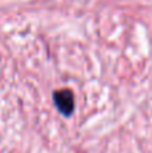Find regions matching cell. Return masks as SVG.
Masks as SVG:
<instances>
[{
  "label": "cell",
  "mask_w": 152,
  "mask_h": 153,
  "mask_svg": "<svg viewBox=\"0 0 152 153\" xmlns=\"http://www.w3.org/2000/svg\"><path fill=\"white\" fill-rule=\"evenodd\" d=\"M55 103L58 109L65 114H70L74 108V100H73V94L67 90L55 93Z\"/></svg>",
  "instance_id": "obj_1"
}]
</instances>
